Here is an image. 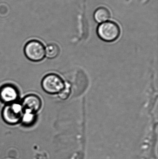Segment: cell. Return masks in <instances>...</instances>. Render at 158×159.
<instances>
[{
	"label": "cell",
	"mask_w": 158,
	"mask_h": 159,
	"mask_svg": "<svg viewBox=\"0 0 158 159\" xmlns=\"http://www.w3.org/2000/svg\"><path fill=\"white\" fill-rule=\"evenodd\" d=\"M24 52L26 57L33 62L41 61L45 57V47L41 42L38 40L28 42L24 47Z\"/></svg>",
	"instance_id": "obj_3"
},
{
	"label": "cell",
	"mask_w": 158,
	"mask_h": 159,
	"mask_svg": "<svg viewBox=\"0 0 158 159\" xmlns=\"http://www.w3.org/2000/svg\"><path fill=\"white\" fill-rule=\"evenodd\" d=\"M71 92L70 84L68 83H65L64 89L58 93V96L62 100H66L70 95Z\"/></svg>",
	"instance_id": "obj_10"
},
{
	"label": "cell",
	"mask_w": 158,
	"mask_h": 159,
	"mask_svg": "<svg viewBox=\"0 0 158 159\" xmlns=\"http://www.w3.org/2000/svg\"><path fill=\"white\" fill-rule=\"evenodd\" d=\"M23 111L24 108L19 102L6 104L2 110V118L6 124L15 125L20 122Z\"/></svg>",
	"instance_id": "obj_1"
},
{
	"label": "cell",
	"mask_w": 158,
	"mask_h": 159,
	"mask_svg": "<svg viewBox=\"0 0 158 159\" xmlns=\"http://www.w3.org/2000/svg\"><path fill=\"white\" fill-rule=\"evenodd\" d=\"M110 16L109 10L105 7H100L96 9L94 14L95 20L99 23L108 21Z\"/></svg>",
	"instance_id": "obj_8"
},
{
	"label": "cell",
	"mask_w": 158,
	"mask_h": 159,
	"mask_svg": "<svg viewBox=\"0 0 158 159\" xmlns=\"http://www.w3.org/2000/svg\"><path fill=\"white\" fill-rule=\"evenodd\" d=\"M119 26L116 22L107 21L99 24L97 27L98 37L104 42L111 43L117 40L120 35Z\"/></svg>",
	"instance_id": "obj_2"
},
{
	"label": "cell",
	"mask_w": 158,
	"mask_h": 159,
	"mask_svg": "<svg viewBox=\"0 0 158 159\" xmlns=\"http://www.w3.org/2000/svg\"><path fill=\"white\" fill-rule=\"evenodd\" d=\"M60 48L57 44L51 43L45 48V57L48 59H54L59 55Z\"/></svg>",
	"instance_id": "obj_9"
},
{
	"label": "cell",
	"mask_w": 158,
	"mask_h": 159,
	"mask_svg": "<svg viewBox=\"0 0 158 159\" xmlns=\"http://www.w3.org/2000/svg\"><path fill=\"white\" fill-rule=\"evenodd\" d=\"M37 120L36 113L28 109H24L20 123L24 127H30L35 124Z\"/></svg>",
	"instance_id": "obj_7"
},
{
	"label": "cell",
	"mask_w": 158,
	"mask_h": 159,
	"mask_svg": "<svg viewBox=\"0 0 158 159\" xmlns=\"http://www.w3.org/2000/svg\"><path fill=\"white\" fill-rule=\"evenodd\" d=\"M65 86L61 77L56 74L51 73L45 75L41 81L43 90L51 94H58Z\"/></svg>",
	"instance_id": "obj_4"
},
{
	"label": "cell",
	"mask_w": 158,
	"mask_h": 159,
	"mask_svg": "<svg viewBox=\"0 0 158 159\" xmlns=\"http://www.w3.org/2000/svg\"><path fill=\"white\" fill-rule=\"evenodd\" d=\"M20 103L24 109H28L36 113L41 109L42 106L41 98L35 94H29L26 95Z\"/></svg>",
	"instance_id": "obj_6"
},
{
	"label": "cell",
	"mask_w": 158,
	"mask_h": 159,
	"mask_svg": "<svg viewBox=\"0 0 158 159\" xmlns=\"http://www.w3.org/2000/svg\"><path fill=\"white\" fill-rule=\"evenodd\" d=\"M19 92L18 89L13 84H5L0 87V101L8 104L18 102Z\"/></svg>",
	"instance_id": "obj_5"
}]
</instances>
